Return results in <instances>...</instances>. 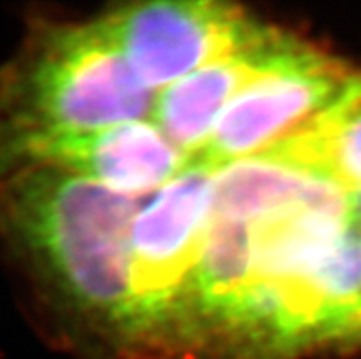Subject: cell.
Listing matches in <instances>:
<instances>
[{
  "label": "cell",
  "instance_id": "obj_1",
  "mask_svg": "<svg viewBox=\"0 0 361 359\" xmlns=\"http://www.w3.org/2000/svg\"><path fill=\"white\" fill-rule=\"evenodd\" d=\"M142 200L44 165L0 167V241L37 297L133 343L130 235Z\"/></svg>",
  "mask_w": 361,
  "mask_h": 359
},
{
  "label": "cell",
  "instance_id": "obj_2",
  "mask_svg": "<svg viewBox=\"0 0 361 359\" xmlns=\"http://www.w3.org/2000/svg\"><path fill=\"white\" fill-rule=\"evenodd\" d=\"M154 97L96 20L39 23L0 64V152L41 134L142 121Z\"/></svg>",
  "mask_w": 361,
  "mask_h": 359
},
{
  "label": "cell",
  "instance_id": "obj_3",
  "mask_svg": "<svg viewBox=\"0 0 361 359\" xmlns=\"http://www.w3.org/2000/svg\"><path fill=\"white\" fill-rule=\"evenodd\" d=\"M215 169L191 159L140 209L130 235L133 343L156 351L178 312L213 217Z\"/></svg>",
  "mask_w": 361,
  "mask_h": 359
},
{
  "label": "cell",
  "instance_id": "obj_4",
  "mask_svg": "<svg viewBox=\"0 0 361 359\" xmlns=\"http://www.w3.org/2000/svg\"><path fill=\"white\" fill-rule=\"evenodd\" d=\"M354 75L339 59L284 35L261 75L222 112L197 158L216 171L262 154L334 103Z\"/></svg>",
  "mask_w": 361,
  "mask_h": 359
},
{
  "label": "cell",
  "instance_id": "obj_5",
  "mask_svg": "<svg viewBox=\"0 0 361 359\" xmlns=\"http://www.w3.org/2000/svg\"><path fill=\"white\" fill-rule=\"evenodd\" d=\"M96 24L152 92L252 48L271 30L237 6L209 0L123 6Z\"/></svg>",
  "mask_w": 361,
  "mask_h": 359
},
{
  "label": "cell",
  "instance_id": "obj_6",
  "mask_svg": "<svg viewBox=\"0 0 361 359\" xmlns=\"http://www.w3.org/2000/svg\"><path fill=\"white\" fill-rule=\"evenodd\" d=\"M189 164L154 123L143 119L101 130L32 136L0 152V167L44 165L128 196L161 189Z\"/></svg>",
  "mask_w": 361,
  "mask_h": 359
},
{
  "label": "cell",
  "instance_id": "obj_7",
  "mask_svg": "<svg viewBox=\"0 0 361 359\" xmlns=\"http://www.w3.org/2000/svg\"><path fill=\"white\" fill-rule=\"evenodd\" d=\"M283 37L271 28L252 48L198 68L156 94L151 118L158 130L189 159L200 156L222 112L261 75Z\"/></svg>",
  "mask_w": 361,
  "mask_h": 359
},
{
  "label": "cell",
  "instance_id": "obj_8",
  "mask_svg": "<svg viewBox=\"0 0 361 359\" xmlns=\"http://www.w3.org/2000/svg\"><path fill=\"white\" fill-rule=\"evenodd\" d=\"M347 195L336 180L302 173L268 156L228 164L213 176V217L253 224L298 204H329Z\"/></svg>",
  "mask_w": 361,
  "mask_h": 359
}]
</instances>
